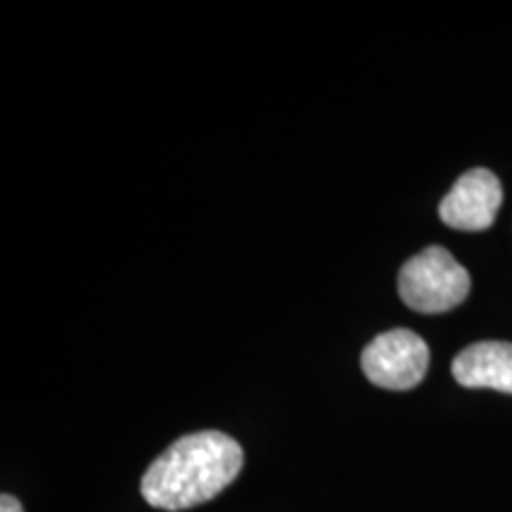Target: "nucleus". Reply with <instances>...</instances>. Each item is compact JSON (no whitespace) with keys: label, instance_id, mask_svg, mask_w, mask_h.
<instances>
[{"label":"nucleus","instance_id":"423d86ee","mask_svg":"<svg viewBox=\"0 0 512 512\" xmlns=\"http://www.w3.org/2000/svg\"><path fill=\"white\" fill-rule=\"evenodd\" d=\"M0 512H24V508L15 496L3 494V496H0Z\"/></svg>","mask_w":512,"mask_h":512},{"label":"nucleus","instance_id":"f257e3e1","mask_svg":"<svg viewBox=\"0 0 512 512\" xmlns=\"http://www.w3.org/2000/svg\"><path fill=\"white\" fill-rule=\"evenodd\" d=\"M242 463V446L228 434L216 430L185 434L147 467L140 494L157 510L195 508L233 484Z\"/></svg>","mask_w":512,"mask_h":512},{"label":"nucleus","instance_id":"20e7f679","mask_svg":"<svg viewBox=\"0 0 512 512\" xmlns=\"http://www.w3.org/2000/svg\"><path fill=\"white\" fill-rule=\"evenodd\" d=\"M503 204V188L494 171L472 169L463 174L439 204V219L448 228L479 233L494 226Z\"/></svg>","mask_w":512,"mask_h":512},{"label":"nucleus","instance_id":"f03ea898","mask_svg":"<svg viewBox=\"0 0 512 512\" xmlns=\"http://www.w3.org/2000/svg\"><path fill=\"white\" fill-rule=\"evenodd\" d=\"M399 294L408 309L418 313H446L470 294V273L448 249L432 245L411 256L399 271Z\"/></svg>","mask_w":512,"mask_h":512},{"label":"nucleus","instance_id":"7ed1b4c3","mask_svg":"<svg viewBox=\"0 0 512 512\" xmlns=\"http://www.w3.org/2000/svg\"><path fill=\"white\" fill-rule=\"evenodd\" d=\"M361 368L377 387L406 392L425 380L430 368V347L413 330L396 328L382 332L363 349Z\"/></svg>","mask_w":512,"mask_h":512},{"label":"nucleus","instance_id":"39448f33","mask_svg":"<svg viewBox=\"0 0 512 512\" xmlns=\"http://www.w3.org/2000/svg\"><path fill=\"white\" fill-rule=\"evenodd\" d=\"M451 373L467 389H496L512 394V344L477 342L453 358Z\"/></svg>","mask_w":512,"mask_h":512}]
</instances>
